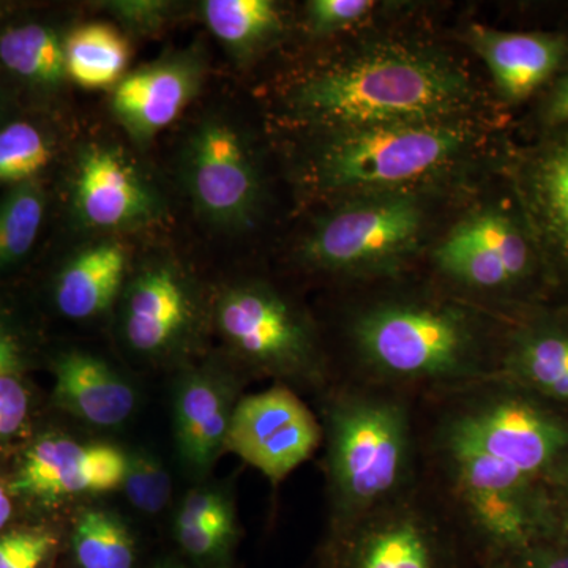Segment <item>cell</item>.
I'll list each match as a JSON object with an SVG mask.
<instances>
[{
	"label": "cell",
	"mask_w": 568,
	"mask_h": 568,
	"mask_svg": "<svg viewBox=\"0 0 568 568\" xmlns=\"http://www.w3.org/2000/svg\"><path fill=\"white\" fill-rule=\"evenodd\" d=\"M324 425L332 530L417 487V432L405 392L372 384L336 392Z\"/></svg>",
	"instance_id": "3"
},
{
	"label": "cell",
	"mask_w": 568,
	"mask_h": 568,
	"mask_svg": "<svg viewBox=\"0 0 568 568\" xmlns=\"http://www.w3.org/2000/svg\"><path fill=\"white\" fill-rule=\"evenodd\" d=\"M123 491L130 504L145 515H156L168 506L171 499L170 473L156 455L144 448L126 452Z\"/></svg>",
	"instance_id": "28"
},
{
	"label": "cell",
	"mask_w": 568,
	"mask_h": 568,
	"mask_svg": "<svg viewBox=\"0 0 568 568\" xmlns=\"http://www.w3.org/2000/svg\"><path fill=\"white\" fill-rule=\"evenodd\" d=\"M495 379L568 413V304L521 312L499 347Z\"/></svg>",
	"instance_id": "15"
},
{
	"label": "cell",
	"mask_w": 568,
	"mask_h": 568,
	"mask_svg": "<svg viewBox=\"0 0 568 568\" xmlns=\"http://www.w3.org/2000/svg\"><path fill=\"white\" fill-rule=\"evenodd\" d=\"M54 377L55 405L85 424L114 428L129 420L136 406L132 384L97 355L62 354L55 361Z\"/></svg>",
	"instance_id": "19"
},
{
	"label": "cell",
	"mask_w": 568,
	"mask_h": 568,
	"mask_svg": "<svg viewBox=\"0 0 568 568\" xmlns=\"http://www.w3.org/2000/svg\"><path fill=\"white\" fill-rule=\"evenodd\" d=\"M3 112H6V106H3V102L0 100V121H2Z\"/></svg>",
	"instance_id": "41"
},
{
	"label": "cell",
	"mask_w": 568,
	"mask_h": 568,
	"mask_svg": "<svg viewBox=\"0 0 568 568\" xmlns=\"http://www.w3.org/2000/svg\"><path fill=\"white\" fill-rule=\"evenodd\" d=\"M51 159L50 138L39 126L24 121L0 126V183L36 181Z\"/></svg>",
	"instance_id": "27"
},
{
	"label": "cell",
	"mask_w": 568,
	"mask_h": 568,
	"mask_svg": "<svg viewBox=\"0 0 568 568\" xmlns=\"http://www.w3.org/2000/svg\"><path fill=\"white\" fill-rule=\"evenodd\" d=\"M377 9L373 0H310L305 24L313 37H327L353 28Z\"/></svg>",
	"instance_id": "29"
},
{
	"label": "cell",
	"mask_w": 568,
	"mask_h": 568,
	"mask_svg": "<svg viewBox=\"0 0 568 568\" xmlns=\"http://www.w3.org/2000/svg\"><path fill=\"white\" fill-rule=\"evenodd\" d=\"M11 514H13V506H11L10 496L7 495L6 489L0 485V530L9 523Z\"/></svg>",
	"instance_id": "38"
},
{
	"label": "cell",
	"mask_w": 568,
	"mask_h": 568,
	"mask_svg": "<svg viewBox=\"0 0 568 568\" xmlns=\"http://www.w3.org/2000/svg\"><path fill=\"white\" fill-rule=\"evenodd\" d=\"M416 488L353 525L332 530L331 567L454 568L446 525L420 503Z\"/></svg>",
	"instance_id": "9"
},
{
	"label": "cell",
	"mask_w": 568,
	"mask_h": 568,
	"mask_svg": "<svg viewBox=\"0 0 568 568\" xmlns=\"http://www.w3.org/2000/svg\"><path fill=\"white\" fill-rule=\"evenodd\" d=\"M71 200L78 222L100 231L148 226L164 211L155 186L112 145H89L78 155Z\"/></svg>",
	"instance_id": "13"
},
{
	"label": "cell",
	"mask_w": 568,
	"mask_h": 568,
	"mask_svg": "<svg viewBox=\"0 0 568 568\" xmlns=\"http://www.w3.org/2000/svg\"><path fill=\"white\" fill-rule=\"evenodd\" d=\"M556 514H558L559 534L568 540V463L549 481Z\"/></svg>",
	"instance_id": "37"
},
{
	"label": "cell",
	"mask_w": 568,
	"mask_h": 568,
	"mask_svg": "<svg viewBox=\"0 0 568 568\" xmlns=\"http://www.w3.org/2000/svg\"><path fill=\"white\" fill-rule=\"evenodd\" d=\"M215 324L231 353L254 372L294 384L324 383L315 325L271 284H227L216 297Z\"/></svg>",
	"instance_id": "6"
},
{
	"label": "cell",
	"mask_w": 568,
	"mask_h": 568,
	"mask_svg": "<svg viewBox=\"0 0 568 568\" xmlns=\"http://www.w3.org/2000/svg\"><path fill=\"white\" fill-rule=\"evenodd\" d=\"M476 91L432 48L375 43L298 82L290 108L325 132L398 122L465 119Z\"/></svg>",
	"instance_id": "1"
},
{
	"label": "cell",
	"mask_w": 568,
	"mask_h": 568,
	"mask_svg": "<svg viewBox=\"0 0 568 568\" xmlns=\"http://www.w3.org/2000/svg\"><path fill=\"white\" fill-rule=\"evenodd\" d=\"M237 379L219 366L183 373L175 387L174 429L179 457L193 476L204 477L226 450L239 399Z\"/></svg>",
	"instance_id": "17"
},
{
	"label": "cell",
	"mask_w": 568,
	"mask_h": 568,
	"mask_svg": "<svg viewBox=\"0 0 568 568\" xmlns=\"http://www.w3.org/2000/svg\"><path fill=\"white\" fill-rule=\"evenodd\" d=\"M58 538L47 529H18L0 536V568H41Z\"/></svg>",
	"instance_id": "30"
},
{
	"label": "cell",
	"mask_w": 568,
	"mask_h": 568,
	"mask_svg": "<svg viewBox=\"0 0 568 568\" xmlns=\"http://www.w3.org/2000/svg\"><path fill=\"white\" fill-rule=\"evenodd\" d=\"M29 395L17 373L0 376V439L13 436L24 425Z\"/></svg>",
	"instance_id": "33"
},
{
	"label": "cell",
	"mask_w": 568,
	"mask_h": 568,
	"mask_svg": "<svg viewBox=\"0 0 568 568\" xmlns=\"http://www.w3.org/2000/svg\"><path fill=\"white\" fill-rule=\"evenodd\" d=\"M129 256L118 241L85 246L70 257L54 284L59 312L70 320L102 315L121 294Z\"/></svg>",
	"instance_id": "20"
},
{
	"label": "cell",
	"mask_w": 568,
	"mask_h": 568,
	"mask_svg": "<svg viewBox=\"0 0 568 568\" xmlns=\"http://www.w3.org/2000/svg\"><path fill=\"white\" fill-rule=\"evenodd\" d=\"M439 395L450 405L433 444L484 455L547 484L567 465V410L500 379Z\"/></svg>",
	"instance_id": "5"
},
{
	"label": "cell",
	"mask_w": 568,
	"mask_h": 568,
	"mask_svg": "<svg viewBox=\"0 0 568 568\" xmlns=\"http://www.w3.org/2000/svg\"><path fill=\"white\" fill-rule=\"evenodd\" d=\"M102 9L122 26L123 31L152 36L171 21L175 6L164 0H112L102 3Z\"/></svg>",
	"instance_id": "31"
},
{
	"label": "cell",
	"mask_w": 568,
	"mask_h": 568,
	"mask_svg": "<svg viewBox=\"0 0 568 568\" xmlns=\"http://www.w3.org/2000/svg\"><path fill=\"white\" fill-rule=\"evenodd\" d=\"M0 63L41 91H55L69 80L65 39L39 22L13 26L0 36Z\"/></svg>",
	"instance_id": "23"
},
{
	"label": "cell",
	"mask_w": 568,
	"mask_h": 568,
	"mask_svg": "<svg viewBox=\"0 0 568 568\" xmlns=\"http://www.w3.org/2000/svg\"><path fill=\"white\" fill-rule=\"evenodd\" d=\"M125 469L126 452L121 448L44 437L26 452L11 489L44 500L106 493L122 487Z\"/></svg>",
	"instance_id": "16"
},
{
	"label": "cell",
	"mask_w": 568,
	"mask_h": 568,
	"mask_svg": "<svg viewBox=\"0 0 568 568\" xmlns=\"http://www.w3.org/2000/svg\"><path fill=\"white\" fill-rule=\"evenodd\" d=\"M313 174L324 192L357 197L414 192L454 166L473 148L474 130L466 119L398 122L327 132Z\"/></svg>",
	"instance_id": "4"
},
{
	"label": "cell",
	"mask_w": 568,
	"mask_h": 568,
	"mask_svg": "<svg viewBox=\"0 0 568 568\" xmlns=\"http://www.w3.org/2000/svg\"><path fill=\"white\" fill-rule=\"evenodd\" d=\"M349 338L372 386L446 394L497 373L499 354L488 349L480 321L454 302H376L353 317Z\"/></svg>",
	"instance_id": "2"
},
{
	"label": "cell",
	"mask_w": 568,
	"mask_h": 568,
	"mask_svg": "<svg viewBox=\"0 0 568 568\" xmlns=\"http://www.w3.org/2000/svg\"><path fill=\"white\" fill-rule=\"evenodd\" d=\"M70 551L77 568H134L136 541L114 511L84 508L74 521Z\"/></svg>",
	"instance_id": "24"
},
{
	"label": "cell",
	"mask_w": 568,
	"mask_h": 568,
	"mask_svg": "<svg viewBox=\"0 0 568 568\" xmlns=\"http://www.w3.org/2000/svg\"><path fill=\"white\" fill-rule=\"evenodd\" d=\"M205 77L207 54L201 44L168 52L126 73L112 89V114L144 148L200 95Z\"/></svg>",
	"instance_id": "14"
},
{
	"label": "cell",
	"mask_w": 568,
	"mask_h": 568,
	"mask_svg": "<svg viewBox=\"0 0 568 568\" xmlns=\"http://www.w3.org/2000/svg\"><path fill=\"white\" fill-rule=\"evenodd\" d=\"M155 568H192V567H186V566H183V564H179V562H164V564H162V566H159Z\"/></svg>",
	"instance_id": "39"
},
{
	"label": "cell",
	"mask_w": 568,
	"mask_h": 568,
	"mask_svg": "<svg viewBox=\"0 0 568 568\" xmlns=\"http://www.w3.org/2000/svg\"><path fill=\"white\" fill-rule=\"evenodd\" d=\"M545 132L568 125V65L555 78L540 106Z\"/></svg>",
	"instance_id": "35"
},
{
	"label": "cell",
	"mask_w": 568,
	"mask_h": 568,
	"mask_svg": "<svg viewBox=\"0 0 568 568\" xmlns=\"http://www.w3.org/2000/svg\"><path fill=\"white\" fill-rule=\"evenodd\" d=\"M489 568H506L503 566V564L499 562V560H493L491 566Z\"/></svg>",
	"instance_id": "40"
},
{
	"label": "cell",
	"mask_w": 568,
	"mask_h": 568,
	"mask_svg": "<svg viewBox=\"0 0 568 568\" xmlns=\"http://www.w3.org/2000/svg\"><path fill=\"white\" fill-rule=\"evenodd\" d=\"M466 43L485 62L496 91L508 104H518L568 65V37L555 32H508L474 24Z\"/></svg>",
	"instance_id": "18"
},
{
	"label": "cell",
	"mask_w": 568,
	"mask_h": 568,
	"mask_svg": "<svg viewBox=\"0 0 568 568\" xmlns=\"http://www.w3.org/2000/svg\"><path fill=\"white\" fill-rule=\"evenodd\" d=\"M433 257L440 274L466 290L506 297L523 295L495 254L467 237L457 226L440 242Z\"/></svg>",
	"instance_id": "25"
},
{
	"label": "cell",
	"mask_w": 568,
	"mask_h": 568,
	"mask_svg": "<svg viewBox=\"0 0 568 568\" xmlns=\"http://www.w3.org/2000/svg\"><path fill=\"white\" fill-rule=\"evenodd\" d=\"M424 227L416 192L349 197L317 220L302 244V261L334 274H388L416 253Z\"/></svg>",
	"instance_id": "7"
},
{
	"label": "cell",
	"mask_w": 568,
	"mask_h": 568,
	"mask_svg": "<svg viewBox=\"0 0 568 568\" xmlns=\"http://www.w3.org/2000/svg\"><path fill=\"white\" fill-rule=\"evenodd\" d=\"M132 59L130 41L108 22H85L65 37L69 80L84 89H114Z\"/></svg>",
	"instance_id": "22"
},
{
	"label": "cell",
	"mask_w": 568,
	"mask_h": 568,
	"mask_svg": "<svg viewBox=\"0 0 568 568\" xmlns=\"http://www.w3.org/2000/svg\"><path fill=\"white\" fill-rule=\"evenodd\" d=\"M234 510L233 499L223 489H194L183 499L174 525H194Z\"/></svg>",
	"instance_id": "34"
},
{
	"label": "cell",
	"mask_w": 568,
	"mask_h": 568,
	"mask_svg": "<svg viewBox=\"0 0 568 568\" xmlns=\"http://www.w3.org/2000/svg\"><path fill=\"white\" fill-rule=\"evenodd\" d=\"M183 185L194 211L226 233L250 230L263 204V181L244 133L220 115L197 123L182 149Z\"/></svg>",
	"instance_id": "8"
},
{
	"label": "cell",
	"mask_w": 568,
	"mask_h": 568,
	"mask_svg": "<svg viewBox=\"0 0 568 568\" xmlns=\"http://www.w3.org/2000/svg\"><path fill=\"white\" fill-rule=\"evenodd\" d=\"M323 426L284 384L245 396L235 406L226 450L256 467L276 485L312 457Z\"/></svg>",
	"instance_id": "11"
},
{
	"label": "cell",
	"mask_w": 568,
	"mask_h": 568,
	"mask_svg": "<svg viewBox=\"0 0 568 568\" xmlns=\"http://www.w3.org/2000/svg\"><path fill=\"white\" fill-rule=\"evenodd\" d=\"M518 211L547 271L568 304V125L547 130L510 168Z\"/></svg>",
	"instance_id": "10"
},
{
	"label": "cell",
	"mask_w": 568,
	"mask_h": 568,
	"mask_svg": "<svg viewBox=\"0 0 568 568\" xmlns=\"http://www.w3.org/2000/svg\"><path fill=\"white\" fill-rule=\"evenodd\" d=\"M47 196L39 181L11 186L0 200V268L20 263L43 223Z\"/></svg>",
	"instance_id": "26"
},
{
	"label": "cell",
	"mask_w": 568,
	"mask_h": 568,
	"mask_svg": "<svg viewBox=\"0 0 568 568\" xmlns=\"http://www.w3.org/2000/svg\"><path fill=\"white\" fill-rule=\"evenodd\" d=\"M200 316L196 287L174 261L142 265L123 293V338L130 349L145 357H166L189 345Z\"/></svg>",
	"instance_id": "12"
},
{
	"label": "cell",
	"mask_w": 568,
	"mask_h": 568,
	"mask_svg": "<svg viewBox=\"0 0 568 568\" xmlns=\"http://www.w3.org/2000/svg\"><path fill=\"white\" fill-rule=\"evenodd\" d=\"M201 13L216 40L237 63H250L284 32L280 7L272 0H205Z\"/></svg>",
	"instance_id": "21"
},
{
	"label": "cell",
	"mask_w": 568,
	"mask_h": 568,
	"mask_svg": "<svg viewBox=\"0 0 568 568\" xmlns=\"http://www.w3.org/2000/svg\"><path fill=\"white\" fill-rule=\"evenodd\" d=\"M493 560L506 568H568V540L558 534Z\"/></svg>",
	"instance_id": "32"
},
{
	"label": "cell",
	"mask_w": 568,
	"mask_h": 568,
	"mask_svg": "<svg viewBox=\"0 0 568 568\" xmlns=\"http://www.w3.org/2000/svg\"><path fill=\"white\" fill-rule=\"evenodd\" d=\"M22 365V347L17 335L0 321V376L17 373Z\"/></svg>",
	"instance_id": "36"
}]
</instances>
